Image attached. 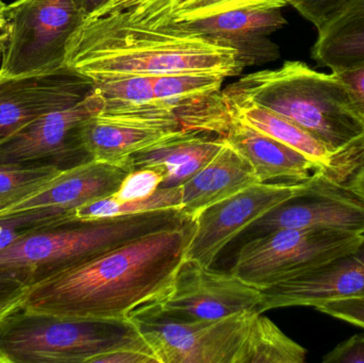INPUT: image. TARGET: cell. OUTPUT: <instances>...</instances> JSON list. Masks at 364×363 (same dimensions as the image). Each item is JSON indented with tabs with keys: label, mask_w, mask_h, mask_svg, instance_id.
Segmentation results:
<instances>
[{
	"label": "cell",
	"mask_w": 364,
	"mask_h": 363,
	"mask_svg": "<svg viewBox=\"0 0 364 363\" xmlns=\"http://www.w3.org/2000/svg\"><path fill=\"white\" fill-rule=\"evenodd\" d=\"M15 307H17V306L0 307V318H1L2 315H6V313H9V311H11V310H12V309H14Z\"/></svg>",
	"instance_id": "60d3db41"
},
{
	"label": "cell",
	"mask_w": 364,
	"mask_h": 363,
	"mask_svg": "<svg viewBox=\"0 0 364 363\" xmlns=\"http://www.w3.org/2000/svg\"><path fill=\"white\" fill-rule=\"evenodd\" d=\"M344 181L364 197V156L359 155L358 153L353 155Z\"/></svg>",
	"instance_id": "8d00e7d4"
},
{
	"label": "cell",
	"mask_w": 364,
	"mask_h": 363,
	"mask_svg": "<svg viewBox=\"0 0 364 363\" xmlns=\"http://www.w3.org/2000/svg\"><path fill=\"white\" fill-rule=\"evenodd\" d=\"M286 25L280 9L250 8L153 27H168L232 47L242 65L246 67L279 59V47L269 40V36Z\"/></svg>",
	"instance_id": "9a60e30c"
},
{
	"label": "cell",
	"mask_w": 364,
	"mask_h": 363,
	"mask_svg": "<svg viewBox=\"0 0 364 363\" xmlns=\"http://www.w3.org/2000/svg\"><path fill=\"white\" fill-rule=\"evenodd\" d=\"M6 4L2 0H0V17L4 16V10H6Z\"/></svg>",
	"instance_id": "b9f144b4"
},
{
	"label": "cell",
	"mask_w": 364,
	"mask_h": 363,
	"mask_svg": "<svg viewBox=\"0 0 364 363\" xmlns=\"http://www.w3.org/2000/svg\"><path fill=\"white\" fill-rule=\"evenodd\" d=\"M225 139L252 164L260 183H303L324 168L235 117Z\"/></svg>",
	"instance_id": "e0dca14e"
},
{
	"label": "cell",
	"mask_w": 364,
	"mask_h": 363,
	"mask_svg": "<svg viewBox=\"0 0 364 363\" xmlns=\"http://www.w3.org/2000/svg\"><path fill=\"white\" fill-rule=\"evenodd\" d=\"M306 181L256 183L208 207L192 220L186 259L211 268L225 246L263 215L294 197Z\"/></svg>",
	"instance_id": "7c38bea8"
},
{
	"label": "cell",
	"mask_w": 364,
	"mask_h": 363,
	"mask_svg": "<svg viewBox=\"0 0 364 363\" xmlns=\"http://www.w3.org/2000/svg\"><path fill=\"white\" fill-rule=\"evenodd\" d=\"M316 310L364 328V296L329 300Z\"/></svg>",
	"instance_id": "1f68e13d"
},
{
	"label": "cell",
	"mask_w": 364,
	"mask_h": 363,
	"mask_svg": "<svg viewBox=\"0 0 364 363\" xmlns=\"http://www.w3.org/2000/svg\"><path fill=\"white\" fill-rule=\"evenodd\" d=\"M260 313L284 307H316L364 296V240L352 251L310 266L261 290Z\"/></svg>",
	"instance_id": "5bb4252c"
},
{
	"label": "cell",
	"mask_w": 364,
	"mask_h": 363,
	"mask_svg": "<svg viewBox=\"0 0 364 363\" xmlns=\"http://www.w3.org/2000/svg\"><path fill=\"white\" fill-rule=\"evenodd\" d=\"M257 311L197 322L168 321L140 313L130 321L159 363H237Z\"/></svg>",
	"instance_id": "ba28073f"
},
{
	"label": "cell",
	"mask_w": 364,
	"mask_h": 363,
	"mask_svg": "<svg viewBox=\"0 0 364 363\" xmlns=\"http://www.w3.org/2000/svg\"><path fill=\"white\" fill-rule=\"evenodd\" d=\"M226 77L216 74L161 75L153 77L155 98L164 102H181L212 95L222 91Z\"/></svg>",
	"instance_id": "83f0119b"
},
{
	"label": "cell",
	"mask_w": 364,
	"mask_h": 363,
	"mask_svg": "<svg viewBox=\"0 0 364 363\" xmlns=\"http://www.w3.org/2000/svg\"><path fill=\"white\" fill-rule=\"evenodd\" d=\"M188 221L181 210L98 221H74L33 230L0 251V275L28 288L134 239Z\"/></svg>",
	"instance_id": "277c9868"
},
{
	"label": "cell",
	"mask_w": 364,
	"mask_h": 363,
	"mask_svg": "<svg viewBox=\"0 0 364 363\" xmlns=\"http://www.w3.org/2000/svg\"><path fill=\"white\" fill-rule=\"evenodd\" d=\"M225 136L212 134H181L130 157L132 168H158L164 174L161 187H177L194 176L226 144Z\"/></svg>",
	"instance_id": "d6986e66"
},
{
	"label": "cell",
	"mask_w": 364,
	"mask_h": 363,
	"mask_svg": "<svg viewBox=\"0 0 364 363\" xmlns=\"http://www.w3.org/2000/svg\"><path fill=\"white\" fill-rule=\"evenodd\" d=\"M333 72L346 87L355 112L364 124V65Z\"/></svg>",
	"instance_id": "836d02e7"
},
{
	"label": "cell",
	"mask_w": 364,
	"mask_h": 363,
	"mask_svg": "<svg viewBox=\"0 0 364 363\" xmlns=\"http://www.w3.org/2000/svg\"><path fill=\"white\" fill-rule=\"evenodd\" d=\"M181 185L160 187L155 193L141 200L119 202L110 195L92 200L79 207L75 211V217L80 222L98 221L170 209L181 210Z\"/></svg>",
	"instance_id": "d4e9b609"
},
{
	"label": "cell",
	"mask_w": 364,
	"mask_h": 363,
	"mask_svg": "<svg viewBox=\"0 0 364 363\" xmlns=\"http://www.w3.org/2000/svg\"><path fill=\"white\" fill-rule=\"evenodd\" d=\"M4 15L10 36L2 50L0 77L64 67L70 40L87 21L77 0H16Z\"/></svg>",
	"instance_id": "8992f818"
},
{
	"label": "cell",
	"mask_w": 364,
	"mask_h": 363,
	"mask_svg": "<svg viewBox=\"0 0 364 363\" xmlns=\"http://www.w3.org/2000/svg\"><path fill=\"white\" fill-rule=\"evenodd\" d=\"M247 100L296 124L337 156L364 142V124L335 72L312 70L301 61L252 72L222 91Z\"/></svg>",
	"instance_id": "3957f363"
},
{
	"label": "cell",
	"mask_w": 364,
	"mask_h": 363,
	"mask_svg": "<svg viewBox=\"0 0 364 363\" xmlns=\"http://www.w3.org/2000/svg\"><path fill=\"white\" fill-rule=\"evenodd\" d=\"M109 0H77L87 19L90 18L94 13L97 12Z\"/></svg>",
	"instance_id": "f35d334b"
},
{
	"label": "cell",
	"mask_w": 364,
	"mask_h": 363,
	"mask_svg": "<svg viewBox=\"0 0 364 363\" xmlns=\"http://www.w3.org/2000/svg\"><path fill=\"white\" fill-rule=\"evenodd\" d=\"M307 351L257 311L237 363H304Z\"/></svg>",
	"instance_id": "cb8c5ba5"
},
{
	"label": "cell",
	"mask_w": 364,
	"mask_h": 363,
	"mask_svg": "<svg viewBox=\"0 0 364 363\" xmlns=\"http://www.w3.org/2000/svg\"><path fill=\"white\" fill-rule=\"evenodd\" d=\"M93 363H159L145 339L98 356Z\"/></svg>",
	"instance_id": "4dcf8cb0"
},
{
	"label": "cell",
	"mask_w": 364,
	"mask_h": 363,
	"mask_svg": "<svg viewBox=\"0 0 364 363\" xmlns=\"http://www.w3.org/2000/svg\"><path fill=\"white\" fill-rule=\"evenodd\" d=\"M359 155H363V156H364V146H363V149H361L360 153H359Z\"/></svg>",
	"instance_id": "7bdbcfd3"
},
{
	"label": "cell",
	"mask_w": 364,
	"mask_h": 363,
	"mask_svg": "<svg viewBox=\"0 0 364 363\" xmlns=\"http://www.w3.org/2000/svg\"><path fill=\"white\" fill-rule=\"evenodd\" d=\"M92 81L104 98L102 111L134 108L156 99L151 76H114Z\"/></svg>",
	"instance_id": "4316f807"
},
{
	"label": "cell",
	"mask_w": 364,
	"mask_h": 363,
	"mask_svg": "<svg viewBox=\"0 0 364 363\" xmlns=\"http://www.w3.org/2000/svg\"><path fill=\"white\" fill-rule=\"evenodd\" d=\"M145 0H109L102 8H100L97 12L94 13L90 18H98V17L106 16V15L124 12V11L130 10V9L139 6Z\"/></svg>",
	"instance_id": "74e56055"
},
{
	"label": "cell",
	"mask_w": 364,
	"mask_h": 363,
	"mask_svg": "<svg viewBox=\"0 0 364 363\" xmlns=\"http://www.w3.org/2000/svg\"><path fill=\"white\" fill-rule=\"evenodd\" d=\"M66 65L91 80L114 76H239L232 47L168 27L134 23L121 13L87 19L73 36Z\"/></svg>",
	"instance_id": "7a4b0ae2"
},
{
	"label": "cell",
	"mask_w": 364,
	"mask_h": 363,
	"mask_svg": "<svg viewBox=\"0 0 364 363\" xmlns=\"http://www.w3.org/2000/svg\"><path fill=\"white\" fill-rule=\"evenodd\" d=\"M181 134H184L121 123L96 115L83 127L82 140L92 160L121 163L139 151Z\"/></svg>",
	"instance_id": "44dd1931"
},
{
	"label": "cell",
	"mask_w": 364,
	"mask_h": 363,
	"mask_svg": "<svg viewBox=\"0 0 364 363\" xmlns=\"http://www.w3.org/2000/svg\"><path fill=\"white\" fill-rule=\"evenodd\" d=\"M143 339L132 321L70 319L17 306L0 318V363H93Z\"/></svg>",
	"instance_id": "5b68a950"
},
{
	"label": "cell",
	"mask_w": 364,
	"mask_h": 363,
	"mask_svg": "<svg viewBox=\"0 0 364 363\" xmlns=\"http://www.w3.org/2000/svg\"><path fill=\"white\" fill-rule=\"evenodd\" d=\"M260 181L252 164L226 142L211 161L181 185V213L194 220L208 207Z\"/></svg>",
	"instance_id": "ac0fdd59"
},
{
	"label": "cell",
	"mask_w": 364,
	"mask_h": 363,
	"mask_svg": "<svg viewBox=\"0 0 364 363\" xmlns=\"http://www.w3.org/2000/svg\"><path fill=\"white\" fill-rule=\"evenodd\" d=\"M324 363H364V334L340 343L323 358Z\"/></svg>",
	"instance_id": "e575fe53"
},
{
	"label": "cell",
	"mask_w": 364,
	"mask_h": 363,
	"mask_svg": "<svg viewBox=\"0 0 364 363\" xmlns=\"http://www.w3.org/2000/svg\"><path fill=\"white\" fill-rule=\"evenodd\" d=\"M250 227L256 236L308 228L364 234V197L327 168H320L294 197L263 215Z\"/></svg>",
	"instance_id": "8fae6325"
},
{
	"label": "cell",
	"mask_w": 364,
	"mask_h": 363,
	"mask_svg": "<svg viewBox=\"0 0 364 363\" xmlns=\"http://www.w3.org/2000/svg\"><path fill=\"white\" fill-rule=\"evenodd\" d=\"M9 36H10V23L6 17H0V53L4 50L6 42H8Z\"/></svg>",
	"instance_id": "ab89813d"
},
{
	"label": "cell",
	"mask_w": 364,
	"mask_h": 363,
	"mask_svg": "<svg viewBox=\"0 0 364 363\" xmlns=\"http://www.w3.org/2000/svg\"><path fill=\"white\" fill-rule=\"evenodd\" d=\"M304 18L314 23L318 29L346 0H287Z\"/></svg>",
	"instance_id": "d6a6232c"
},
{
	"label": "cell",
	"mask_w": 364,
	"mask_h": 363,
	"mask_svg": "<svg viewBox=\"0 0 364 363\" xmlns=\"http://www.w3.org/2000/svg\"><path fill=\"white\" fill-rule=\"evenodd\" d=\"M104 108V98L95 89L76 106L36 119L0 143V163L65 170L90 161L92 158L83 144V127Z\"/></svg>",
	"instance_id": "30bf717a"
},
{
	"label": "cell",
	"mask_w": 364,
	"mask_h": 363,
	"mask_svg": "<svg viewBox=\"0 0 364 363\" xmlns=\"http://www.w3.org/2000/svg\"><path fill=\"white\" fill-rule=\"evenodd\" d=\"M311 55L333 72L364 65V0H346L318 28Z\"/></svg>",
	"instance_id": "ffe728a7"
},
{
	"label": "cell",
	"mask_w": 364,
	"mask_h": 363,
	"mask_svg": "<svg viewBox=\"0 0 364 363\" xmlns=\"http://www.w3.org/2000/svg\"><path fill=\"white\" fill-rule=\"evenodd\" d=\"M94 91L91 79L68 65L0 77V143L44 115L76 106Z\"/></svg>",
	"instance_id": "4fadbf2b"
},
{
	"label": "cell",
	"mask_w": 364,
	"mask_h": 363,
	"mask_svg": "<svg viewBox=\"0 0 364 363\" xmlns=\"http://www.w3.org/2000/svg\"><path fill=\"white\" fill-rule=\"evenodd\" d=\"M77 221L74 212L44 208L0 217V251L25 234L55 224Z\"/></svg>",
	"instance_id": "f1b7e54d"
},
{
	"label": "cell",
	"mask_w": 364,
	"mask_h": 363,
	"mask_svg": "<svg viewBox=\"0 0 364 363\" xmlns=\"http://www.w3.org/2000/svg\"><path fill=\"white\" fill-rule=\"evenodd\" d=\"M287 0H145L119 12L134 23L160 26L172 21H191L226 11L250 8L282 9Z\"/></svg>",
	"instance_id": "603a6c76"
},
{
	"label": "cell",
	"mask_w": 364,
	"mask_h": 363,
	"mask_svg": "<svg viewBox=\"0 0 364 363\" xmlns=\"http://www.w3.org/2000/svg\"><path fill=\"white\" fill-rule=\"evenodd\" d=\"M225 98L233 117L246 121L271 138L292 147L323 168H331L333 166L335 155L296 124L254 102Z\"/></svg>",
	"instance_id": "7402d4cb"
},
{
	"label": "cell",
	"mask_w": 364,
	"mask_h": 363,
	"mask_svg": "<svg viewBox=\"0 0 364 363\" xmlns=\"http://www.w3.org/2000/svg\"><path fill=\"white\" fill-rule=\"evenodd\" d=\"M164 180V174L158 168L132 170L111 196L119 202L149 197L161 187Z\"/></svg>",
	"instance_id": "f546056e"
},
{
	"label": "cell",
	"mask_w": 364,
	"mask_h": 363,
	"mask_svg": "<svg viewBox=\"0 0 364 363\" xmlns=\"http://www.w3.org/2000/svg\"><path fill=\"white\" fill-rule=\"evenodd\" d=\"M132 170V159L121 163L90 160L61 170L31 195L0 211V217L44 208L75 213L87 202L115 193Z\"/></svg>",
	"instance_id": "2e32d148"
},
{
	"label": "cell",
	"mask_w": 364,
	"mask_h": 363,
	"mask_svg": "<svg viewBox=\"0 0 364 363\" xmlns=\"http://www.w3.org/2000/svg\"><path fill=\"white\" fill-rule=\"evenodd\" d=\"M363 240L364 234L325 228L277 230L245 243L230 273L257 289H267L295 273L352 251Z\"/></svg>",
	"instance_id": "52a82bcc"
},
{
	"label": "cell",
	"mask_w": 364,
	"mask_h": 363,
	"mask_svg": "<svg viewBox=\"0 0 364 363\" xmlns=\"http://www.w3.org/2000/svg\"><path fill=\"white\" fill-rule=\"evenodd\" d=\"M261 300V290L240 281L232 273L215 272L184 259L170 289L136 315L175 322L211 321L258 310Z\"/></svg>",
	"instance_id": "9c48e42d"
},
{
	"label": "cell",
	"mask_w": 364,
	"mask_h": 363,
	"mask_svg": "<svg viewBox=\"0 0 364 363\" xmlns=\"http://www.w3.org/2000/svg\"><path fill=\"white\" fill-rule=\"evenodd\" d=\"M27 290V286L18 279L0 275V307L21 306Z\"/></svg>",
	"instance_id": "d590c367"
},
{
	"label": "cell",
	"mask_w": 364,
	"mask_h": 363,
	"mask_svg": "<svg viewBox=\"0 0 364 363\" xmlns=\"http://www.w3.org/2000/svg\"><path fill=\"white\" fill-rule=\"evenodd\" d=\"M192 220L145 234L28 288L21 308L70 319L130 321L172 286Z\"/></svg>",
	"instance_id": "6da1fadb"
},
{
	"label": "cell",
	"mask_w": 364,
	"mask_h": 363,
	"mask_svg": "<svg viewBox=\"0 0 364 363\" xmlns=\"http://www.w3.org/2000/svg\"><path fill=\"white\" fill-rule=\"evenodd\" d=\"M60 172L53 166L0 163V211L31 195Z\"/></svg>",
	"instance_id": "484cf974"
}]
</instances>
